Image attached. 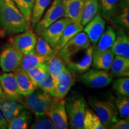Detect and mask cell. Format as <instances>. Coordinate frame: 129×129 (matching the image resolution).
Returning <instances> with one entry per match:
<instances>
[{"instance_id": "6da1fadb", "label": "cell", "mask_w": 129, "mask_h": 129, "mask_svg": "<svg viewBox=\"0 0 129 129\" xmlns=\"http://www.w3.org/2000/svg\"><path fill=\"white\" fill-rule=\"evenodd\" d=\"M30 26L13 0H0V33L19 34L30 29Z\"/></svg>"}, {"instance_id": "7a4b0ae2", "label": "cell", "mask_w": 129, "mask_h": 129, "mask_svg": "<svg viewBox=\"0 0 129 129\" xmlns=\"http://www.w3.org/2000/svg\"><path fill=\"white\" fill-rule=\"evenodd\" d=\"M86 107L84 98L81 95H74L65 101L68 120L71 128L84 129V118Z\"/></svg>"}, {"instance_id": "3957f363", "label": "cell", "mask_w": 129, "mask_h": 129, "mask_svg": "<svg viewBox=\"0 0 129 129\" xmlns=\"http://www.w3.org/2000/svg\"><path fill=\"white\" fill-rule=\"evenodd\" d=\"M54 97L44 92L39 88L28 96H23L20 104L24 108L35 115L46 114Z\"/></svg>"}, {"instance_id": "277c9868", "label": "cell", "mask_w": 129, "mask_h": 129, "mask_svg": "<svg viewBox=\"0 0 129 129\" xmlns=\"http://www.w3.org/2000/svg\"><path fill=\"white\" fill-rule=\"evenodd\" d=\"M88 102L106 128H109L118 119L117 109L112 101H101L90 97L88 98Z\"/></svg>"}, {"instance_id": "5b68a950", "label": "cell", "mask_w": 129, "mask_h": 129, "mask_svg": "<svg viewBox=\"0 0 129 129\" xmlns=\"http://www.w3.org/2000/svg\"><path fill=\"white\" fill-rule=\"evenodd\" d=\"M91 46L89 38L85 32L81 31L70 40L57 53L65 63L79 51L86 50Z\"/></svg>"}, {"instance_id": "8992f818", "label": "cell", "mask_w": 129, "mask_h": 129, "mask_svg": "<svg viewBox=\"0 0 129 129\" xmlns=\"http://www.w3.org/2000/svg\"><path fill=\"white\" fill-rule=\"evenodd\" d=\"M64 17V8L62 0H53L50 7L34 28L35 34L40 36L51 24Z\"/></svg>"}, {"instance_id": "52a82bcc", "label": "cell", "mask_w": 129, "mask_h": 129, "mask_svg": "<svg viewBox=\"0 0 129 129\" xmlns=\"http://www.w3.org/2000/svg\"><path fill=\"white\" fill-rule=\"evenodd\" d=\"M23 54L7 43L0 53V67L4 72H13L20 68Z\"/></svg>"}, {"instance_id": "ba28073f", "label": "cell", "mask_w": 129, "mask_h": 129, "mask_svg": "<svg viewBox=\"0 0 129 129\" xmlns=\"http://www.w3.org/2000/svg\"><path fill=\"white\" fill-rule=\"evenodd\" d=\"M46 114L51 119L55 129L68 128L69 123L64 98L54 97Z\"/></svg>"}, {"instance_id": "9c48e42d", "label": "cell", "mask_w": 129, "mask_h": 129, "mask_svg": "<svg viewBox=\"0 0 129 129\" xmlns=\"http://www.w3.org/2000/svg\"><path fill=\"white\" fill-rule=\"evenodd\" d=\"M77 80L88 87L102 88L110 84L112 77L106 71L93 69L82 74Z\"/></svg>"}, {"instance_id": "30bf717a", "label": "cell", "mask_w": 129, "mask_h": 129, "mask_svg": "<svg viewBox=\"0 0 129 129\" xmlns=\"http://www.w3.org/2000/svg\"><path fill=\"white\" fill-rule=\"evenodd\" d=\"M37 38V36L35 32L29 29L13 37L9 43L22 54H25L34 50Z\"/></svg>"}, {"instance_id": "8fae6325", "label": "cell", "mask_w": 129, "mask_h": 129, "mask_svg": "<svg viewBox=\"0 0 129 129\" xmlns=\"http://www.w3.org/2000/svg\"><path fill=\"white\" fill-rule=\"evenodd\" d=\"M73 22L68 17H62L53 23L41 33L40 36L48 42L53 48L55 47L60 40L63 30L69 23Z\"/></svg>"}, {"instance_id": "7c38bea8", "label": "cell", "mask_w": 129, "mask_h": 129, "mask_svg": "<svg viewBox=\"0 0 129 129\" xmlns=\"http://www.w3.org/2000/svg\"><path fill=\"white\" fill-rule=\"evenodd\" d=\"M0 84L4 94V98L21 102L23 96L19 91L14 72H4L0 75Z\"/></svg>"}, {"instance_id": "4fadbf2b", "label": "cell", "mask_w": 129, "mask_h": 129, "mask_svg": "<svg viewBox=\"0 0 129 129\" xmlns=\"http://www.w3.org/2000/svg\"><path fill=\"white\" fill-rule=\"evenodd\" d=\"M84 30L89 38L93 46H95L105 29L106 22L102 17L100 10L90 22L84 26Z\"/></svg>"}, {"instance_id": "5bb4252c", "label": "cell", "mask_w": 129, "mask_h": 129, "mask_svg": "<svg viewBox=\"0 0 129 129\" xmlns=\"http://www.w3.org/2000/svg\"><path fill=\"white\" fill-rule=\"evenodd\" d=\"M75 74L71 72L68 69L60 74L55 81V95L54 98H64L71 88L75 84Z\"/></svg>"}, {"instance_id": "9a60e30c", "label": "cell", "mask_w": 129, "mask_h": 129, "mask_svg": "<svg viewBox=\"0 0 129 129\" xmlns=\"http://www.w3.org/2000/svg\"><path fill=\"white\" fill-rule=\"evenodd\" d=\"M94 46H90L85 50L84 56L77 62L70 60L66 63L68 69L74 74H82L89 70L92 64Z\"/></svg>"}, {"instance_id": "2e32d148", "label": "cell", "mask_w": 129, "mask_h": 129, "mask_svg": "<svg viewBox=\"0 0 129 129\" xmlns=\"http://www.w3.org/2000/svg\"><path fill=\"white\" fill-rule=\"evenodd\" d=\"M25 109L23 105L18 102L7 98L0 100V111L7 123L17 117Z\"/></svg>"}, {"instance_id": "e0dca14e", "label": "cell", "mask_w": 129, "mask_h": 129, "mask_svg": "<svg viewBox=\"0 0 129 129\" xmlns=\"http://www.w3.org/2000/svg\"><path fill=\"white\" fill-rule=\"evenodd\" d=\"M64 8V17L73 22L81 23L85 0H62Z\"/></svg>"}, {"instance_id": "ac0fdd59", "label": "cell", "mask_w": 129, "mask_h": 129, "mask_svg": "<svg viewBox=\"0 0 129 129\" xmlns=\"http://www.w3.org/2000/svg\"><path fill=\"white\" fill-rule=\"evenodd\" d=\"M110 49L115 55L129 57V38L122 29L118 30Z\"/></svg>"}, {"instance_id": "d6986e66", "label": "cell", "mask_w": 129, "mask_h": 129, "mask_svg": "<svg viewBox=\"0 0 129 129\" xmlns=\"http://www.w3.org/2000/svg\"><path fill=\"white\" fill-rule=\"evenodd\" d=\"M13 72L15 75L19 90L22 96H28L36 89L37 87L34 84L26 71L19 68Z\"/></svg>"}, {"instance_id": "ffe728a7", "label": "cell", "mask_w": 129, "mask_h": 129, "mask_svg": "<svg viewBox=\"0 0 129 129\" xmlns=\"http://www.w3.org/2000/svg\"><path fill=\"white\" fill-rule=\"evenodd\" d=\"M83 29L84 26L78 22H72L68 25L63 30L62 36L58 41L57 45L53 48L54 51L53 54H57L69 40H71L79 32L83 31Z\"/></svg>"}, {"instance_id": "44dd1931", "label": "cell", "mask_w": 129, "mask_h": 129, "mask_svg": "<svg viewBox=\"0 0 129 129\" xmlns=\"http://www.w3.org/2000/svg\"><path fill=\"white\" fill-rule=\"evenodd\" d=\"M115 54L111 49L99 53H93L92 67L94 69L108 71L114 60Z\"/></svg>"}, {"instance_id": "7402d4cb", "label": "cell", "mask_w": 129, "mask_h": 129, "mask_svg": "<svg viewBox=\"0 0 129 129\" xmlns=\"http://www.w3.org/2000/svg\"><path fill=\"white\" fill-rule=\"evenodd\" d=\"M109 70H111L109 74L112 77H128L129 76V57L115 55Z\"/></svg>"}, {"instance_id": "603a6c76", "label": "cell", "mask_w": 129, "mask_h": 129, "mask_svg": "<svg viewBox=\"0 0 129 129\" xmlns=\"http://www.w3.org/2000/svg\"><path fill=\"white\" fill-rule=\"evenodd\" d=\"M116 25L129 28V0H120L117 10L112 16Z\"/></svg>"}, {"instance_id": "cb8c5ba5", "label": "cell", "mask_w": 129, "mask_h": 129, "mask_svg": "<svg viewBox=\"0 0 129 129\" xmlns=\"http://www.w3.org/2000/svg\"><path fill=\"white\" fill-rule=\"evenodd\" d=\"M46 64L47 69L48 73L51 75L54 80H57L58 77L67 69V66L62 58L58 54H52L49 56L45 62Z\"/></svg>"}, {"instance_id": "d4e9b609", "label": "cell", "mask_w": 129, "mask_h": 129, "mask_svg": "<svg viewBox=\"0 0 129 129\" xmlns=\"http://www.w3.org/2000/svg\"><path fill=\"white\" fill-rule=\"evenodd\" d=\"M115 37L116 33L114 29L110 26L108 27L94 46L93 53L102 52L110 49L115 41Z\"/></svg>"}, {"instance_id": "484cf974", "label": "cell", "mask_w": 129, "mask_h": 129, "mask_svg": "<svg viewBox=\"0 0 129 129\" xmlns=\"http://www.w3.org/2000/svg\"><path fill=\"white\" fill-rule=\"evenodd\" d=\"M49 56L40 55L35 51V50H34L27 54H23L19 68L27 71L28 69L35 66L46 62Z\"/></svg>"}, {"instance_id": "4316f807", "label": "cell", "mask_w": 129, "mask_h": 129, "mask_svg": "<svg viewBox=\"0 0 129 129\" xmlns=\"http://www.w3.org/2000/svg\"><path fill=\"white\" fill-rule=\"evenodd\" d=\"M99 10V0H85L81 23L84 26L96 16Z\"/></svg>"}, {"instance_id": "83f0119b", "label": "cell", "mask_w": 129, "mask_h": 129, "mask_svg": "<svg viewBox=\"0 0 129 129\" xmlns=\"http://www.w3.org/2000/svg\"><path fill=\"white\" fill-rule=\"evenodd\" d=\"M32 120L31 113L29 111L25 109L20 114L8 123L7 128L9 129L28 128Z\"/></svg>"}, {"instance_id": "f1b7e54d", "label": "cell", "mask_w": 129, "mask_h": 129, "mask_svg": "<svg viewBox=\"0 0 129 129\" xmlns=\"http://www.w3.org/2000/svg\"><path fill=\"white\" fill-rule=\"evenodd\" d=\"M51 0H34L32 9L30 26L34 28L40 20Z\"/></svg>"}, {"instance_id": "f546056e", "label": "cell", "mask_w": 129, "mask_h": 129, "mask_svg": "<svg viewBox=\"0 0 129 129\" xmlns=\"http://www.w3.org/2000/svg\"><path fill=\"white\" fill-rule=\"evenodd\" d=\"M105 127L94 111L86 107L84 118V129H105Z\"/></svg>"}, {"instance_id": "4dcf8cb0", "label": "cell", "mask_w": 129, "mask_h": 129, "mask_svg": "<svg viewBox=\"0 0 129 129\" xmlns=\"http://www.w3.org/2000/svg\"><path fill=\"white\" fill-rule=\"evenodd\" d=\"M120 0H99L100 12L105 20H110L117 10Z\"/></svg>"}, {"instance_id": "1f68e13d", "label": "cell", "mask_w": 129, "mask_h": 129, "mask_svg": "<svg viewBox=\"0 0 129 129\" xmlns=\"http://www.w3.org/2000/svg\"><path fill=\"white\" fill-rule=\"evenodd\" d=\"M26 72L33 82L34 84L37 88L38 85L44 80L47 72L46 63H43L35 66L28 69Z\"/></svg>"}, {"instance_id": "d6a6232c", "label": "cell", "mask_w": 129, "mask_h": 129, "mask_svg": "<svg viewBox=\"0 0 129 129\" xmlns=\"http://www.w3.org/2000/svg\"><path fill=\"white\" fill-rule=\"evenodd\" d=\"M35 120L30 125V129H54V127L50 117L46 114L35 115Z\"/></svg>"}, {"instance_id": "836d02e7", "label": "cell", "mask_w": 129, "mask_h": 129, "mask_svg": "<svg viewBox=\"0 0 129 129\" xmlns=\"http://www.w3.org/2000/svg\"><path fill=\"white\" fill-rule=\"evenodd\" d=\"M19 10L23 14L27 23L30 26L32 9L34 0H13Z\"/></svg>"}, {"instance_id": "e575fe53", "label": "cell", "mask_w": 129, "mask_h": 129, "mask_svg": "<svg viewBox=\"0 0 129 129\" xmlns=\"http://www.w3.org/2000/svg\"><path fill=\"white\" fill-rule=\"evenodd\" d=\"M114 104L121 118H128L129 115V98L128 96L118 95L115 99Z\"/></svg>"}, {"instance_id": "d590c367", "label": "cell", "mask_w": 129, "mask_h": 129, "mask_svg": "<svg viewBox=\"0 0 129 129\" xmlns=\"http://www.w3.org/2000/svg\"><path fill=\"white\" fill-rule=\"evenodd\" d=\"M112 88L117 95L129 96V78L128 77H121L113 82Z\"/></svg>"}, {"instance_id": "8d00e7d4", "label": "cell", "mask_w": 129, "mask_h": 129, "mask_svg": "<svg viewBox=\"0 0 129 129\" xmlns=\"http://www.w3.org/2000/svg\"><path fill=\"white\" fill-rule=\"evenodd\" d=\"M37 88L41 89L44 92L48 93L52 97L55 95V81L51 75L47 72L46 76L37 86Z\"/></svg>"}, {"instance_id": "74e56055", "label": "cell", "mask_w": 129, "mask_h": 129, "mask_svg": "<svg viewBox=\"0 0 129 129\" xmlns=\"http://www.w3.org/2000/svg\"><path fill=\"white\" fill-rule=\"evenodd\" d=\"M34 50L40 55L47 56L51 55L54 51L53 48L48 44V42L41 36L37 37Z\"/></svg>"}, {"instance_id": "f35d334b", "label": "cell", "mask_w": 129, "mask_h": 129, "mask_svg": "<svg viewBox=\"0 0 129 129\" xmlns=\"http://www.w3.org/2000/svg\"><path fill=\"white\" fill-rule=\"evenodd\" d=\"M109 128L111 129H128L129 121L128 118L125 119H118L115 122L112 124Z\"/></svg>"}, {"instance_id": "ab89813d", "label": "cell", "mask_w": 129, "mask_h": 129, "mask_svg": "<svg viewBox=\"0 0 129 129\" xmlns=\"http://www.w3.org/2000/svg\"><path fill=\"white\" fill-rule=\"evenodd\" d=\"M8 123L4 116L0 111V129H5L7 128Z\"/></svg>"}, {"instance_id": "60d3db41", "label": "cell", "mask_w": 129, "mask_h": 129, "mask_svg": "<svg viewBox=\"0 0 129 129\" xmlns=\"http://www.w3.org/2000/svg\"><path fill=\"white\" fill-rule=\"evenodd\" d=\"M4 98V92H3L2 87H1V84H0V100L3 99Z\"/></svg>"}]
</instances>
